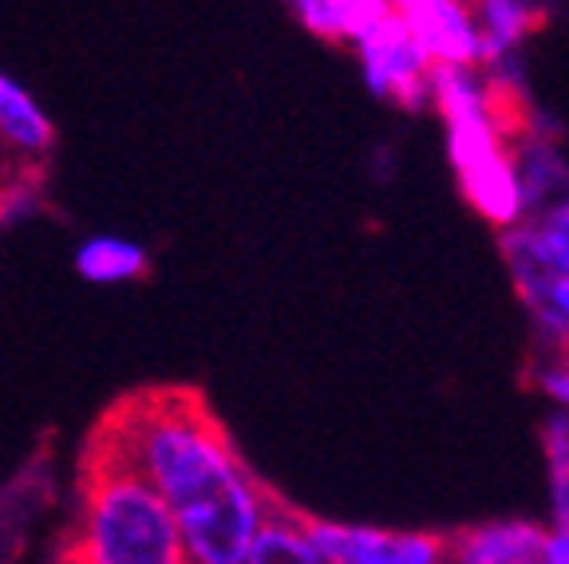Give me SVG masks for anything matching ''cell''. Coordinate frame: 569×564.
I'll return each mask as SVG.
<instances>
[{"instance_id": "obj_17", "label": "cell", "mask_w": 569, "mask_h": 564, "mask_svg": "<svg viewBox=\"0 0 569 564\" xmlns=\"http://www.w3.org/2000/svg\"><path fill=\"white\" fill-rule=\"evenodd\" d=\"M546 564H569V533L546 530Z\"/></svg>"}, {"instance_id": "obj_11", "label": "cell", "mask_w": 569, "mask_h": 564, "mask_svg": "<svg viewBox=\"0 0 569 564\" xmlns=\"http://www.w3.org/2000/svg\"><path fill=\"white\" fill-rule=\"evenodd\" d=\"M56 131L52 119L44 115V107L36 103L12 75L0 71V147L20 150L24 159L40 162L52 150Z\"/></svg>"}, {"instance_id": "obj_15", "label": "cell", "mask_w": 569, "mask_h": 564, "mask_svg": "<svg viewBox=\"0 0 569 564\" xmlns=\"http://www.w3.org/2000/svg\"><path fill=\"white\" fill-rule=\"evenodd\" d=\"M546 470H550L553 533H569V411H553L542 426Z\"/></svg>"}, {"instance_id": "obj_12", "label": "cell", "mask_w": 569, "mask_h": 564, "mask_svg": "<svg viewBox=\"0 0 569 564\" xmlns=\"http://www.w3.org/2000/svg\"><path fill=\"white\" fill-rule=\"evenodd\" d=\"M246 564H325L320 553L309 545L305 537L301 521H297V510L284 497H269V513L261 521L258 537L249 545Z\"/></svg>"}, {"instance_id": "obj_2", "label": "cell", "mask_w": 569, "mask_h": 564, "mask_svg": "<svg viewBox=\"0 0 569 564\" xmlns=\"http://www.w3.org/2000/svg\"><path fill=\"white\" fill-rule=\"evenodd\" d=\"M56 564H194L167 502L99 426L80 454Z\"/></svg>"}, {"instance_id": "obj_8", "label": "cell", "mask_w": 569, "mask_h": 564, "mask_svg": "<svg viewBox=\"0 0 569 564\" xmlns=\"http://www.w3.org/2000/svg\"><path fill=\"white\" fill-rule=\"evenodd\" d=\"M510 154H515V174L526 213L553 202H569V159L561 154L553 134H546V127L538 119L510 142Z\"/></svg>"}, {"instance_id": "obj_3", "label": "cell", "mask_w": 569, "mask_h": 564, "mask_svg": "<svg viewBox=\"0 0 569 564\" xmlns=\"http://www.w3.org/2000/svg\"><path fill=\"white\" fill-rule=\"evenodd\" d=\"M309 545L325 564H443V533H400L372 525H340L297 510Z\"/></svg>"}, {"instance_id": "obj_10", "label": "cell", "mask_w": 569, "mask_h": 564, "mask_svg": "<svg viewBox=\"0 0 569 564\" xmlns=\"http://www.w3.org/2000/svg\"><path fill=\"white\" fill-rule=\"evenodd\" d=\"M289 12L317 40L356 48L380 20L391 17V0H284Z\"/></svg>"}, {"instance_id": "obj_16", "label": "cell", "mask_w": 569, "mask_h": 564, "mask_svg": "<svg viewBox=\"0 0 569 564\" xmlns=\"http://www.w3.org/2000/svg\"><path fill=\"white\" fill-rule=\"evenodd\" d=\"M533 387L558 403V411H569V348H546L542 363L533 367Z\"/></svg>"}, {"instance_id": "obj_14", "label": "cell", "mask_w": 569, "mask_h": 564, "mask_svg": "<svg viewBox=\"0 0 569 564\" xmlns=\"http://www.w3.org/2000/svg\"><path fill=\"white\" fill-rule=\"evenodd\" d=\"M546 348H569V276L515 289Z\"/></svg>"}, {"instance_id": "obj_6", "label": "cell", "mask_w": 569, "mask_h": 564, "mask_svg": "<svg viewBox=\"0 0 569 564\" xmlns=\"http://www.w3.org/2000/svg\"><path fill=\"white\" fill-rule=\"evenodd\" d=\"M391 12L411 28L431 63L482 68V36L471 0H391Z\"/></svg>"}, {"instance_id": "obj_13", "label": "cell", "mask_w": 569, "mask_h": 564, "mask_svg": "<svg viewBox=\"0 0 569 564\" xmlns=\"http://www.w3.org/2000/svg\"><path fill=\"white\" fill-rule=\"evenodd\" d=\"M76 273L91 284H123L151 273V256L139 241L88 238L76 253Z\"/></svg>"}, {"instance_id": "obj_7", "label": "cell", "mask_w": 569, "mask_h": 564, "mask_svg": "<svg viewBox=\"0 0 569 564\" xmlns=\"http://www.w3.org/2000/svg\"><path fill=\"white\" fill-rule=\"evenodd\" d=\"M443 564H546V530L533 521H487L447 537Z\"/></svg>"}, {"instance_id": "obj_5", "label": "cell", "mask_w": 569, "mask_h": 564, "mask_svg": "<svg viewBox=\"0 0 569 564\" xmlns=\"http://www.w3.org/2000/svg\"><path fill=\"white\" fill-rule=\"evenodd\" d=\"M502 256L515 289L569 276V202L542 205L502 230Z\"/></svg>"}, {"instance_id": "obj_4", "label": "cell", "mask_w": 569, "mask_h": 564, "mask_svg": "<svg viewBox=\"0 0 569 564\" xmlns=\"http://www.w3.org/2000/svg\"><path fill=\"white\" fill-rule=\"evenodd\" d=\"M356 60L365 71V83L376 99L403 107V111H423L427 107V80H431V60L396 12L372 28L356 44Z\"/></svg>"}, {"instance_id": "obj_1", "label": "cell", "mask_w": 569, "mask_h": 564, "mask_svg": "<svg viewBox=\"0 0 569 564\" xmlns=\"http://www.w3.org/2000/svg\"><path fill=\"white\" fill-rule=\"evenodd\" d=\"M134 470L167 502L194 564H246L269 490L198 387H139L99 415Z\"/></svg>"}, {"instance_id": "obj_9", "label": "cell", "mask_w": 569, "mask_h": 564, "mask_svg": "<svg viewBox=\"0 0 569 564\" xmlns=\"http://www.w3.org/2000/svg\"><path fill=\"white\" fill-rule=\"evenodd\" d=\"M471 12L482 36V68L522 52L526 40L550 17L542 0H471Z\"/></svg>"}]
</instances>
